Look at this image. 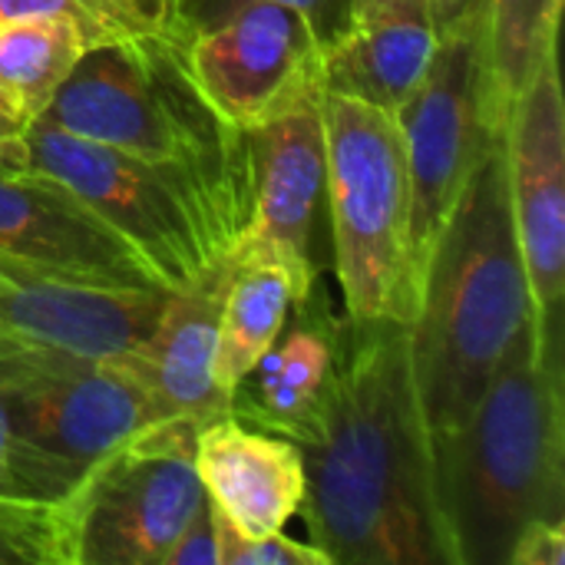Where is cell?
<instances>
[{"label": "cell", "instance_id": "6da1fadb", "mask_svg": "<svg viewBox=\"0 0 565 565\" xmlns=\"http://www.w3.org/2000/svg\"><path fill=\"white\" fill-rule=\"evenodd\" d=\"M301 457V520L331 565H454L407 324L344 315L324 407Z\"/></svg>", "mask_w": 565, "mask_h": 565}, {"label": "cell", "instance_id": "7a4b0ae2", "mask_svg": "<svg viewBox=\"0 0 565 565\" xmlns=\"http://www.w3.org/2000/svg\"><path fill=\"white\" fill-rule=\"evenodd\" d=\"M533 318L513 228L503 129L483 146L457 205L430 245L407 351L430 447L473 411L513 338Z\"/></svg>", "mask_w": 565, "mask_h": 565}, {"label": "cell", "instance_id": "3957f363", "mask_svg": "<svg viewBox=\"0 0 565 565\" xmlns=\"http://www.w3.org/2000/svg\"><path fill=\"white\" fill-rule=\"evenodd\" d=\"M563 377L530 318L467 420L430 447L454 565H507L523 526L565 520Z\"/></svg>", "mask_w": 565, "mask_h": 565}, {"label": "cell", "instance_id": "277c9868", "mask_svg": "<svg viewBox=\"0 0 565 565\" xmlns=\"http://www.w3.org/2000/svg\"><path fill=\"white\" fill-rule=\"evenodd\" d=\"M185 43L166 30L89 46L40 119L192 175L245 238L255 199L252 139L202 93Z\"/></svg>", "mask_w": 565, "mask_h": 565}, {"label": "cell", "instance_id": "5b68a950", "mask_svg": "<svg viewBox=\"0 0 565 565\" xmlns=\"http://www.w3.org/2000/svg\"><path fill=\"white\" fill-rule=\"evenodd\" d=\"M324 215L334 278L351 321L411 324L420 258L411 235V172L394 113L321 93Z\"/></svg>", "mask_w": 565, "mask_h": 565}, {"label": "cell", "instance_id": "8992f818", "mask_svg": "<svg viewBox=\"0 0 565 565\" xmlns=\"http://www.w3.org/2000/svg\"><path fill=\"white\" fill-rule=\"evenodd\" d=\"M3 166H26L79 195L146 265L162 291L192 288L228 262L242 238L192 175L33 119Z\"/></svg>", "mask_w": 565, "mask_h": 565}, {"label": "cell", "instance_id": "52a82bcc", "mask_svg": "<svg viewBox=\"0 0 565 565\" xmlns=\"http://www.w3.org/2000/svg\"><path fill=\"white\" fill-rule=\"evenodd\" d=\"M0 407L20 450L26 497H66L86 467L156 414L122 354L70 348L0 331Z\"/></svg>", "mask_w": 565, "mask_h": 565}, {"label": "cell", "instance_id": "ba28073f", "mask_svg": "<svg viewBox=\"0 0 565 565\" xmlns=\"http://www.w3.org/2000/svg\"><path fill=\"white\" fill-rule=\"evenodd\" d=\"M192 420H156L96 457L66 493L73 565H162L205 503Z\"/></svg>", "mask_w": 565, "mask_h": 565}, {"label": "cell", "instance_id": "9c48e42d", "mask_svg": "<svg viewBox=\"0 0 565 565\" xmlns=\"http://www.w3.org/2000/svg\"><path fill=\"white\" fill-rule=\"evenodd\" d=\"M397 122L411 172V235L424 268L483 146L503 129L490 106L480 7L440 33L437 56Z\"/></svg>", "mask_w": 565, "mask_h": 565}, {"label": "cell", "instance_id": "30bf717a", "mask_svg": "<svg viewBox=\"0 0 565 565\" xmlns=\"http://www.w3.org/2000/svg\"><path fill=\"white\" fill-rule=\"evenodd\" d=\"M503 162L540 344L546 361L563 367L565 106L559 50L540 63L513 99L503 122Z\"/></svg>", "mask_w": 565, "mask_h": 565}, {"label": "cell", "instance_id": "8fae6325", "mask_svg": "<svg viewBox=\"0 0 565 565\" xmlns=\"http://www.w3.org/2000/svg\"><path fill=\"white\" fill-rule=\"evenodd\" d=\"M185 53L202 93L245 132L321 89L324 46L285 3H238L192 33Z\"/></svg>", "mask_w": 565, "mask_h": 565}, {"label": "cell", "instance_id": "7c38bea8", "mask_svg": "<svg viewBox=\"0 0 565 565\" xmlns=\"http://www.w3.org/2000/svg\"><path fill=\"white\" fill-rule=\"evenodd\" d=\"M255 199L248 232L235 255L275 262L295 281L298 301L321 281L318 232L324 218V116L321 89L248 129Z\"/></svg>", "mask_w": 565, "mask_h": 565}, {"label": "cell", "instance_id": "4fadbf2b", "mask_svg": "<svg viewBox=\"0 0 565 565\" xmlns=\"http://www.w3.org/2000/svg\"><path fill=\"white\" fill-rule=\"evenodd\" d=\"M0 252L79 281L156 288L136 252L79 195L26 166L0 162Z\"/></svg>", "mask_w": 565, "mask_h": 565}, {"label": "cell", "instance_id": "5bb4252c", "mask_svg": "<svg viewBox=\"0 0 565 565\" xmlns=\"http://www.w3.org/2000/svg\"><path fill=\"white\" fill-rule=\"evenodd\" d=\"M159 288L79 281L0 252V331L79 354H126L162 308Z\"/></svg>", "mask_w": 565, "mask_h": 565}, {"label": "cell", "instance_id": "9a60e30c", "mask_svg": "<svg viewBox=\"0 0 565 565\" xmlns=\"http://www.w3.org/2000/svg\"><path fill=\"white\" fill-rule=\"evenodd\" d=\"M195 473L215 526L235 540L281 533L305 503L301 447L218 414L195 430Z\"/></svg>", "mask_w": 565, "mask_h": 565}, {"label": "cell", "instance_id": "2e32d148", "mask_svg": "<svg viewBox=\"0 0 565 565\" xmlns=\"http://www.w3.org/2000/svg\"><path fill=\"white\" fill-rule=\"evenodd\" d=\"M228 262L192 288L166 291L149 334L122 354L156 420H192L202 427L228 414V397L215 381V331Z\"/></svg>", "mask_w": 565, "mask_h": 565}, {"label": "cell", "instance_id": "e0dca14e", "mask_svg": "<svg viewBox=\"0 0 565 565\" xmlns=\"http://www.w3.org/2000/svg\"><path fill=\"white\" fill-rule=\"evenodd\" d=\"M341 321L344 315L334 311L318 281L301 301H295L275 344L232 391L228 414L301 447L315 434L324 407Z\"/></svg>", "mask_w": 565, "mask_h": 565}, {"label": "cell", "instance_id": "ac0fdd59", "mask_svg": "<svg viewBox=\"0 0 565 565\" xmlns=\"http://www.w3.org/2000/svg\"><path fill=\"white\" fill-rule=\"evenodd\" d=\"M440 46L430 0H384L354 17L321 56V93L401 113L420 89Z\"/></svg>", "mask_w": 565, "mask_h": 565}, {"label": "cell", "instance_id": "d6986e66", "mask_svg": "<svg viewBox=\"0 0 565 565\" xmlns=\"http://www.w3.org/2000/svg\"><path fill=\"white\" fill-rule=\"evenodd\" d=\"M295 301V281L281 265L255 255H232L215 331V381L225 397H232L242 377L275 344Z\"/></svg>", "mask_w": 565, "mask_h": 565}, {"label": "cell", "instance_id": "ffe728a7", "mask_svg": "<svg viewBox=\"0 0 565 565\" xmlns=\"http://www.w3.org/2000/svg\"><path fill=\"white\" fill-rule=\"evenodd\" d=\"M563 0H480L483 66L497 126L540 63L559 50Z\"/></svg>", "mask_w": 565, "mask_h": 565}, {"label": "cell", "instance_id": "44dd1931", "mask_svg": "<svg viewBox=\"0 0 565 565\" xmlns=\"http://www.w3.org/2000/svg\"><path fill=\"white\" fill-rule=\"evenodd\" d=\"M93 43L60 17L0 20V96L30 122L46 116L56 89Z\"/></svg>", "mask_w": 565, "mask_h": 565}, {"label": "cell", "instance_id": "7402d4cb", "mask_svg": "<svg viewBox=\"0 0 565 565\" xmlns=\"http://www.w3.org/2000/svg\"><path fill=\"white\" fill-rule=\"evenodd\" d=\"M60 17L76 23L86 40L113 43L166 33L172 26V0H0V20Z\"/></svg>", "mask_w": 565, "mask_h": 565}, {"label": "cell", "instance_id": "603a6c76", "mask_svg": "<svg viewBox=\"0 0 565 565\" xmlns=\"http://www.w3.org/2000/svg\"><path fill=\"white\" fill-rule=\"evenodd\" d=\"M0 565H73L66 497L43 500L0 490Z\"/></svg>", "mask_w": 565, "mask_h": 565}, {"label": "cell", "instance_id": "cb8c5ba5", "mask_svg": "<svg viewBox=\"0 0 565 565\" xmlns=\"http://www.w3.org/2000/svg\"><path fill=\"white\" fill-rule=\"evenodd\" d=\"M238 3H252V0H172V26L179 36L189 40L192 33L215 23ZM268 3H285L291 10H298L311 23V30L318 33L324 50L334 46L351 30V23L358 17V0H268Z\"/></svg>", "mask_w": 565, "mask_h": 565}, {"label": "cell", "instance_id": "d4e9b609", "mask_svg": "<svg viewBox=\"0 0 565 565\" xmlns=\"http://www.w3.org/2000/svg\"><path fill=\"white\" fill-rule=\"evenodd\" d=\"M218 559L222 565H331L315 543L295 540L285 530L258 540H235L218 530Z\"/></svg>", "mask_w": 565, "mask_h": 565}, {"label": "cell", "instance_id": "484cf974", "mask_svg": "<svg viewBox=\"0 0 565 565\" xmlns=\"http://www.w3.org/2000/svg\"><path fill=\"white\" fill-rule=\"evenodd\" d=\"M162 565H222L218 559V530H215V513L209 500L199 507V513L182 526L175 543L169 546Z\"/></svg>", "mask_w": 565, "mask_h": 565}, {"label": "cell", "instance_id": "4316f807", "mask_svg": "<svg viewBox=\"0 0 565 565\" xmlns=\"http://www.w3.org/2000/svg\"><path fill=\"white\" fill-rule=\"evenodd\" d=\"M507 565H565V520H536L523 526Z\"/></svg>", "mask_w": 565, "mask_h": 565}, {"label": "cell", "instance_id": "83f0119b", "mask_svg": "<svg viewBox=\"0 0 565 565\" xmlns=\"http://www.w3.org/2000/svg\"><path fill=\"white\" fill-rule=\"evenodd\" d=\"M0 490L23 493L20 490V450H17V440H13L3 407H0Z\"/></svg>", "mask_w": 565, "mask_h": 565}, {"label": "cell", "instance_id": "f1b7e54d", "mask_svg": "<svg viewBox=\"0 0 565 565\" xmlns=\"http://www.w3.org/2000/svg\"><path fill=\"white\" fill-rule=\"evenodd\" d=\"M26 126H30V119L0 96V162H10L17 156V146L23 139Z\"/></svg>", "mask_w": 565, "mask_h": 565}, {"label": "cell", "instance_id": "f546056e", "mask_svg": "<svg viewBox=\"0 0 565 565\" xmlns=\"http://www.w3.org/2000/svg\"><path fill=\"white\" fill-rule=\"evenodd\" d=\"M430 7H434L437 26H440V33H444V30H450L454 23H460L463 17H470V13L480 7V0H430Z\"/></svg>", "mask_w": 565, "mask_h": 565}, {"label": "cell", "instance_id": "4dcf8cb0", "mask_svg": "<svg viewBox=\"0 0 565 565\" xmlns=\"http://www.w3.org/2000/svg\"><path fill=\"white\" fill-rule=\"evenodd\" d=\"M377 3H384V0H358V13H364V10H371Z\"/></svg>", "mask_w": 565, "mask_h": 565}]
</instances>
